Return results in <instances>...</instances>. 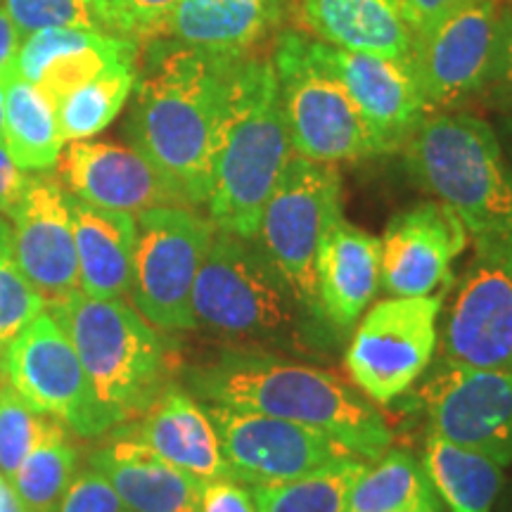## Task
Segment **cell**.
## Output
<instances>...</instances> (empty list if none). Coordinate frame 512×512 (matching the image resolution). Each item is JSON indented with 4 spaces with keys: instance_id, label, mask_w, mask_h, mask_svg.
Masks as SVG:
<instances>
[{
    "instance_id": "12",
    "label": "cell",
    "mask_w": 512,
    "mask_h": 512,
    "mask_svg": "<svg viewBox=\"0 0 512 512\" xmlns=\"http://www.w3.org/2000/svg\"><path fill=\"white\" fill-rule=\"evenodd\" d=\"M498 17L496 0H475L415 34L408 67L430 114L482 98L494 67Z\"/></svg>"
},
{
    "instance_id": "10",
    "label": "cell",
    "mask_w": 512,
    "mask_h": 512,
    "mask_svg": "<svg viewBox=\"0 0 512 512\" xmlns=\"http://www.w3.org/2000/svg\"><path fill=\"white\" fill-rule=\"evenodd\" d=\"M3 380L36 411L79 437H102L119 422L98 401L72 339L48 309L0 351Z\"/></svg>"
},
{
    "instance_id": "16",
    "label": "cell",
    "mask_w": 512,
    "mask_h": 512,
    "mask_svg": "<svg viewBox=\"0 0 512 512\" xmlns=\"http://www.w3.org/2000/svg\"><path fill=\"white\" fill-rule=\"evenodd\" d=\"M318 60L342 83L368 126L377 155L403 150L430 114L408 62L375 53H356L313 38Z\"/></svg>"
},
{
    "instance_id": "36",
    "label": "cell",
    "mask_w": 512,
    "mask_h": 512,
    "mask_svg": "<svg viewBox=\"0 0 512 512\" xmlns=\"http://www.w3.org/2000/svg\"><path fill=\"white\" fill-rule=\"evenodd\" d=\"M0 8L10 17L19 38H29L36 31L95 27L88 0H3Z\"/></svg>"
},
{
    "instance_id": "5",
    "label": "cell",
    "mask_w": 512,
    "mask_h": 512,
    "mask_svg": "<svg viewBox=\"0 0 512 512\" xmlns=\"http://www.w3.org/2000/svg\"><path fill=\"white\" fill-rule=\"evenodd\" d=\"M48 311L72 339L95 396L114 420L138 418L164 392V342L136 306L74 292Z\"/></svg>"
},
{
    "instance_id": "21",
    "label": "cell",
    "mask_w": 512,
    "mask_h": 512,
    "mask_svg": "<svg viewBox=\"0 0 512 512\" xmlns=\"http://www.w3.org/2000/svg\"><path fill=\"white\" fill-rule=\"evenodd\" d=\"M138 43L95 27L36 31L24 38L17 74L57 102L117 62H136Z\"/></svg>"
},
{
    "instance_id": "15",
    "label": "cell",
    "mask_w": 512,
    "mask_h": 512,
    "mask_svg": "<svg viewBox=\"0 0 512 512\" xmlns=\"http://www.w3.org/2000/svg\"><path fill=\"white\" fill-rule=\"evenodd\" d=\"M441 361L512 373V259L475 256L448 306Z\"/></svg>"
},
{
    "instance_id": "40",
    "label": "cell",
    "mask_w": 512,
    "mask_h": 512,
    "mask_svg": "<svg viewBox=\"0 0 512 512\" xmlns=\"http://www.w3.org/2000/svg\"><path fill=\"white\" fill-rule=\"evenodd\" d=\"M470 3H475V0H403V8H406L413 34H420V31L437 24L441 17L451 15V12Z\"/></svg>"
},
{
    "instance_id": "6",
    "label": "cell",
    "mask_w": 512,
    "mask_h": 512,
    "mask_svg": "<svg viewBox=\"0 0 512 512\" xmlns=\"http://www.w3.org/2000/svg\"><path fill=\"white\" fill-rule=\"evenodd\" d=\"M309 313L259 247L216 228L192 290L195 328L280 344L297 339Z\"/></svg>"
},
{
    "instance_id": "33",
    "label": "cell",
    "mask_w": 512,
    "mask_h": 512,
    "mask_svg": "<svg viewBox=\"0 0 512 512\" xmlns=\"http://www.w3.org/2000/svg\"><path fill=\"white\" fill-rule=\"evenodd\" d=\"M46 309V297L19 266L10 221L0 216V351Z\"/></svg>"
},
{
    "instance_id": "13",
    "label": "cell",
    "mask_w": 512,
    "mask_h": 512,
    "mask_svg": "<svg viewBox=\"0 0 512 512\" xmlns=\"http://www.w3.org/2000/svg\"><path fill=\"white\" fill-rule=\"evenodd\" d=\"M204 408L219 432L230 475L242 484H278L339 460L361 458L342 441L316 427L221 403H207Z\"/></svg>"
},
{
    "instance_id": "20",
    "label": "cell",
    "mask_w": 512,
    "mask_h": 512,
    "mask_svg": "<svg viewBox=\"0 0 512 512\" xmlns=\"http://www.w3.org/2000/svg\"><path fill=\"white\" fill-rule=\"evenodd\" d=\"M316 306L325 325L337 332L356 328L380 290V240L335 216L316 252Z\"/></svg>"
},
{
    "instance_id": "26",
    "label": "cell",
    "mask_w": 512,
    "mask_h": 512,
    "mask_svg": "<svg viewBox=\"0 0 512 512\" xmlns=\"http://www.w3.org/2000/svg\"><path fill=\"white\" fill-rule=\"evenodd\" d=\"M74 219L79 292L93 299H124L131 290L136 216L100 209L69 195Z\"/></svg>"
},
{
    "instance_id": "2",
    "label": "cell",
    "mask_w": 512,
    "mask_h": 512,
    "mask_svg": "<svg viewBox=\"0 0 512 512\" xmlns=\"http://www.w3.org/2000/svg\"><path fill=\"white\" fill-rule=\"evenodd\" d=\"M190 387L204 403L275 415L328 432L366 463L392 444L387 420L366 394L328 370L266 351H223L214 363L192 370Z\"/></svg>"
},
{
    "instance_id": "22",
    "label": "cell",
    "mask_w": 512,
    "mask_h": 512,
    "mask_svg": "<svg viewBox=\"0 0 512 512\" xmlns=\"http://www.w3.org/2000/svg\"><path fill=\"white\" fill-rule=\"evenodd\" d=\"M131 437L200 482L233 479L207 408L181 387H164L157 401L140 415V425Z\"/></svg>"
},
{
    "instance_id": "17",
    "label": "cell",
    "mask_w": 512,
    "mask_h": 512,
    "mask_svg": "<svg viewBox=\"0 0 512 512\" xmlns=\"http://www.w3.org/2000/svg\"><path fill=\"white\" fill-rule=\"evenodd\" d=\"M470 235L463 221L439 200L403 209L380 240V287L392 297H427L448 290L453 261L465 252Z\"/></svg>"
},
{
    "instance_id": "14",
    "label": "cell",
    "mask_w": 512,
    "mask_h": 512,
    "mask_svg": "<svg viewBox=\"0 0 512 512\" xmlns=\"http://www.w3.org/2000/svg\"><path fill=\"white\" fill-rule=\"evenodd\" d=\"M420 399L430 432L451 444L512 463V373L439 363Z\"/></svg>"
},
{
    "instance_id": "42",
    "label": "cell",
    "mask_w": 512,
    "mask_h": 512,
    "mask_svg": "<svg viewBox=\"0 0 512 512\" xmlns=\"http://www.w3.org/2000/svg\"><path fill=\"white\" fill-rule=\"evenodd\" d=\"M22 38H19L17 29L12 27L10 17L0 8V76L10 79L17 74V55Z\"/></svg>"
},
{
    "instance_id": "4",
    "label": "cell",
    "mask_w": 512,
    "mask_h": 512,
    "mask_svg": "<svg viewBox=\"0 0 512 512\" xmlns=\"http://www.w3.org/2000/svg\"><path fill=\"white\" fill-rule=\"evenodd\" d=\"M403 155L415 181L463 221L479 256L512 259V164L489 121L432 112Z\"/></svg>"
},
{
    "instance_id": "30",
    "label": "cell",
    "mask_w": 512,
    "mask_h": 512,
    "mask_svg": "<svg viewBox=\"0 0 512 512\" xmlns=\"http://www.w3.org/2000/svg\"><path fill=\"white\" fill-rule=\"evenodd\" d=\"M136 62H117L55 105L64 143L88 140L105 131L124 110L136 88Z\"/></svg>"
},
{
    "instance_id": "8",
    "label": "cell",
    "mask_w": 512,
    "mask_h": 512,
    "mask_svg": "<svg viewBox=\"0 0 512 512\" xmlns=\"http://www.w3.org/2000/svg\"><path fill=\"white\" fill-rule=\"evenodd\" d=\"M131 302L147 323L162 330H195L192 290L216 226L183 204L136 216Z\"/></svg>"
},
{
    "instance_id": "3",
    "label": "cell",
    "mask_w": 512,
    "mask_h": 512,
    "mask_svg": "<svg viewBox=\"0 0 512 512\" xmlns=\"http://www.w3.org/2000/svg\"><path fill=\"white\" fill-rule=\"evenodd\" d=\"M292 155L273 60L240 55L230 69L211 164V223L223 233L252 242L268 197Z\"/></svg>"
},
{
    "instance_id": "31",
    "label": "cell",
    "mask_w": 512,
    "mask_h": 512,
    "mask_svg": "<svg viewBox=\"0 0 512 512\" xmlns=\"http://www.w3.org/2000/svg\"><path fill=\"white\" fill-rule=\"evenodd\" d=\"M366 465L349 458L287 482L252 486L256 512H347L351 486Z\"/></svg>"
},
{
    "instance_id": "34",
    "label": "cell",
    "mask_w": 512,
    "mask_h": 512,
    "mask_svg": "<svg viewBox=\"0 0 512 512\" xmlns=\"http://www.w3.org/2000/svg\"><path fill=\"white\" fill-rule=\"evenodd\" d=\"M60 420L31 408L8 382L0 380V475L12 479L34 448Z\"/></svg>"
},
{
    "instance_id": "35",
    "label": "cell",
    "mask_w": 512,
    "mask_h": 512,
    "mask_svg": "<svg viewBox=\"0 0 512 512\" xmlns=\"http://www.w3.org/2000/svg\"><path fill=\"white\" fill-rule=\"evenodd\" d=\"M98 29L128 41L162 38L178 0H88Z\"/></svg>"
},
{
    "instance_id": "25",
    "label": "cell",
    "mask_w": 512,
    "mask_h": 512,
    "mask_svg": "<svg viewBox=\"0 0 512 512\" xmlns=\"http://www.w3.org/2000/svg\"><path fill=\"white\" fill-rule=\"evenodd\" d=\"M299 19L316 41L408 62L413 29L403 0H302Z\"/></svg>"
},
{
    "instance_id": "32",
    "label": "cell",
    "mask_w": 512,
    "mask_h": 512,
    "mask_svg": "<svg viewBox=\"0 0 512 512\" xmlns=\"http://www.w3.org/2000/svg\"><path fill=\"white\" fill-rule=\"evenodd\" d=\"M79 467V451L67 437L64 425L55 427L12 475L19 501L27 512H57Z\"/></svg>"
},
{
    "instance_id": "39",
    "label": "cell",
    "mask_w": 512,
    "mask_h": 512,
    "mask_svg": "<svg viewBox=\"0 0 512 512\" xmlns=\"http://www.w3.org/2000/svg\"><path fill=\"white\" fill-rule=\"evenodd\" d=\"M197 512H256L254 491L238 479H211L202 484Z\"/></svg>"
},
{
    "instance_id": "46",
    "label": "cell",
    "mask_w": 512,
    "mask_h": 512,
    "mask_svg": "<svg viewBox=\"0 0 512 512\" xmlns=\"http://www.w3.org/2000/svg\"><path fill=\"white\" fill-rule=\"evenodd\" d=\"M399 512H439V503H420V505H413V508H406Z\"/></svg>"
},
{
    "instance_id": "45",
    "label": "cell",
    "mask_w": 512,
    "mask_h": 512,
    "mask_svg": "<svg viewBox=\"0 0 512 512\" xmlns=\"http://www.w3.org/2000/svg\"><path fill=\"white\" fill-rule=\"evenodd\" d=\"M10 79H3V76H0V145H3V124H5V88H8Z\"/></svg>"
},
{
    "instance_id": "41",
    "label": "cell",
    "mask_w": 512,
    "mask_h": 512,
    "mask_svg": "<svg viewBox=\"0 0 512 512\" xmlns=\"http://www.w3.org/2000/svg\"><path fill=\"white\" fill-rule=\"evenodd\" d=\"M27 178V171L19 169V166L12 162L5 145H0V214H5V211L17 202L19 192L27 185Z\"/></svg>"
},
{
    "instance_id": "38",
    "label": "cell",
    "mask_w": 512,
    "mask_h": 512,
    "mask_svg": "<svg viewBox=\"0 0 512 512\" xmlns=\"http://www.w3.org/2000/svg\"><path fill=\"white\" fill-rule=\"evenodd\" d=\"M482 98L498 112L512 110V3L501 8L494 67Z\"/></svg>"
},
{
    "instance_id": "24",
    "label": "cell",
    "mask_w": 512,
    "mask_h": 512,
    "mask_svg": "<svg viewBox=\"0 0 512 512\" xmlns=\"http://www.w3.org/2000/svg\"><path fill=\"white\" fill-rule=\"evenodd\" d=\"M91 467L110 479L128 512H197L202 484L131 434L91 453Z\"/></svg>"
},
{
    "instance_id": "19",
    "label": "cell",
    "mask_w": 512,
    "mask_h": 512,
    "mask_svg": "<svg viewBox=\"0 0 512 512\" xmlns=\"http://www.w3.org/2000/svg\"><path fill=\"white\" fill-rule=\"evenodd\" d=\"M55 166L69 195L93 207L138 216L147 209L183 204L136 147L72 140Z\"/></svg>"
},
{
    "instance_id": "18",
    "label": "cell",
    "mask_w": 512,
    "mask_h": 512,
    "mask_svg": "<svg viewBox=\"0 0 512 512\" xmlns=\"http://www.w3.org/2000/svg\"><path fill=\"white\" fill-rule=\"evenodd\" d=\"M5 216L19 266L46 302H62L79 292V256L69 192L41 171L27 178V185Z\"/></svg>"
},
{
    "instance_id": "1",
    "label": "cell",
    "mask_w": 512,
    "mask_h": 512,
    "mask_svg": "<svg viewBox=\"0 0 512 512\" xmlns=\"http://www.w3.org/2000/svg\"><path fill=\"white\" fill-rule=\"evenodd\" d=\"M128 117L131 147L143 155L185 207L207 204L216 136L238 57L159 41Z\"/></svg>"
},
{
    "instance_id": "7",
    "label": "cell",
    "mask_w": 512,
    "mask_h": 512,
    "mask_svg": "<svg viewBox=\"0 0 512 512\" xmlns=\"http://www.w3.org/2000/svg\"><path fill=\"white\" fill-rule=\"evenodd\" d=\"M271 60L294 155L323 164L377 157L368 126L342 83L318 60L313 38L280 31Z\"/></svg>"
},
{
    "instance_id": "43",
    "label": "cell",
    "mask_w": 512,
    "mask_h": 512,
    "mask_svg": "<svg viewBox=\"0 0 512 512\" xmlns=\"http://www.w3.org/2000/svg\"><path fill=\"white\" fill-rule=\"evenodd\" d=\"M0 512H27L19 501L15 486L5 475H0Z\"/></svg>"
},
{
    "instance_id": "11",
    "label": "cell",
    "mask_w": 512,
    "mask_h": 512,
    "mask_svg": "<svg viewBox=\"0 0 512 512\" xmlns=\"http://www.w3.org/2000/svg\"><path fill=\"white\" fill-rule=\"evenodd\" d=\"M441 309L444 292L377 302L356 325L347 349V370L358 392L373 403L406 394L430 366Z\"/></svg>"
},
{
    "instance_id": "9",
    "label": "cell",
    "mask_w": 512,
    "mask_h": 512,
    "mask_svg": "<svg viewBox=\"0 0 512 512\" xmlns=\"http://www.w3.org/2000/svg\"><path fill=\"white\" fill-rule=\"evenodd\" d=\"M342 214V176L337 164L292 155L268 197L256 247L283 273L297 299L313 316L316 306V252L325 228Z\"/></svg>"
},
{
    "instance_id": "29",
    "label": "cell",
    "mask_w": 512,
    "mask_h": 512,
    "mask_svg": "<svg viewBox=\"0 0 512 512\" xmlns=\"http://www.w3.org/2000/svg\"><path fill=\"white\" fill-rule=\"evenodd\" d=\"M420 503H437V494L420 460L396 448L363 467L349 491L347 512H399Z\"/></svg>"
},
{
    "instance_id": "37",
    "label": "cell",
    "mask_w": 512,
    "mask_h": 512,
    "mask_svg": "<svg viewBox=\"0 0 512 512\" xmlns=\"http://www.w3.org/2000/svg\"><path fill=\"white\" fill-rule=\"evenodd\" d=\"M57 512H128L110 479L95 467L76 472Z\"/></svg>"
},
{
    "instance_id": "28",
    "label": "cell",
    "mask_w": 512,
    "mask_h": 512,
    "mask_svg": "<svg viewBox=\"0 0 512 512\" xmlns=\"http://www.w3.org/2000/svg\"><path fill=\"white\" fill-rule=\"evenodd\" d=\"M3 145L22 171H50L64 150L55 105L34 83L15 74L5 88Z\"/></svg>"
},
{
    "instance_id": "44",
    "label": "cell",
    "mask_w": 512,
    "mask_h": 512,
    "mask_svg": "<svg viewBox=\"0 0 512 512\" xmlns=\"http://www.w3.org/2000/svg\"><path fill=\"white\" fill-rule=\"evenodd\" d=\"M501 114H503V119H501V131H496V133H498V138H501V145H503V150H505V157H508L510 164H512V110L501 112Z\"/></svg>"
},
{
    "instance_id": "23",
    "label": "cell",
    "mask_w": 512,
    "mask_h": 512,
    "mask_svg": "<svg viewBox=\"0 0 512 512\" xmlns=\"http://www.w3.org/2000/svg\"><path fill=\"white\" fill-rule=\"evenodd\" d=\"M292 0H178L162 38L214 55L252 53L283 22Z\"/></svg>"
},
{
    "instance_id": "27",
    "label": "cell",
    "mask_w": 512,
    "mask_h": 512,
    "mask_svg": "<svg viewBox=\"0 0 512 512\" xmlns=\"http://www.w3.org/2000/svg\"><path fill=\"white\" fill-rule=\"evenodd\" d=\"M422 470L451 512H491L503 489V467L484 453L430 432Z\"/></svg>"
}]
</instances>
